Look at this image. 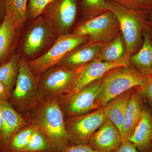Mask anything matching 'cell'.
<instances>
[{
    "instance_id": "6da1fadb",
    "label": "cell",
    "mask_w": 152,
    "mask_h": 152,
    "mask_svg": "<svg viewBox=\"0 0 152 152\" xmlns=\"http://www.w3.org/2000/svg\"><path fill=\"white\" fill-rule=\"evenodd\" d=\"M22 115L48 137L54 152H62L70 146L64 116L57 99L38 102L31 112Z\"/></svg>"
},
{
    "instance_id": "7a4b0ae2",
    "label": "cell",
    "mask_w": 152,
    "mask_h": 152,
    "mask_svg": "<svg viewBox=\"0 0 152 152\" xmlns=\"http://www.w3.org/2000/svg\"><path fill=\"white\" fill-rule=\"evenodd\" d=\"M106 2L109 10L113 13L119 23L126 52L131 55L136 53L143 44V31H149L151 24L148 18L150 11L134 10L114 2L108 0Z\"/></svg>"
},
{
    "instance_id": "3957f363",
    "label": "cell",
    "mask_w": 152,
    "mask_h": 152,
    "mask_svg": "<svg viewBox=\"0 0 152 152\" xmlns=\"http://www.w3.org/2000/svg\"><path fill=\"white\" fill-rule=\"evenodd\" d=\"M149 75L142 73L130 64L111 70L102 78L96 104L98 107H104L125 92L142 86Z\"/></svg>"
},
{
    "instance_id": "277c9868",
    "label": "cell",
    "mask_w": 152,
    "mask_h": 152,
    "mask_svg": "<svg viewBox=\"0 0 152 152\" xmlns=\"http://www.w3.org/2000/svg\"><path fill=\"white\" fill-rule=\"evenodd\" d=\"M81 66L70 69L57 65L52 67L41 76L38 84L37 103L39 102L58 99L72 91Z\"/></svg>"
},
{
    "instance_id": "5b68a950",
    "label": "cell",
    "mask_w": 152,
    "mask_h": 152,
    "mask_svg": "<svg viewBox=\"0 0 152 152\" xmlns=\"http://www.w3.org/2000/svg\"><path fill=\"white\" fill-rule=\"evenodd\" d=\"M41 76L34 75L26 61L20 58L18 78L9 102L20 115L29 113L37 104L38 84Z\"/></svg>"
},
{
    "instance_id": "8992f818",
    "label": "cell",
    "mask_w": 152,
    "mask_h": 152,
    "mask_svg": "<svg viewBox=\"0 0 152 152\" xmlns=\"http://www.w3.org/2000/svg\"><path fill=\"white\" fill-rule=\"evenodd\" d=\"M88 40L86 36L72 33L58 36L53 45L45 53L32 61H26V63L34 75H42L50 68L58 65L71 51Z\"/></svg>"
},
{
    "instance_id": "52a82bcc",
    "label": "cell",
    "mask_w": 152,
    "mask_h": 152,
    "mask_svg": "<svg viewBox=\"0 0 152 152\" xmlns=\"http://www.w3.org/2000/svg\"><path fill=\"white\" fill-rule=\"evenodd\" d=\"M116 17L109 10L97 16L87 19L74 30V34L86 36L88 41L108 44L120 34Z\"/></svg>"
},
{
    "instance_id": "ba28073f",
    "label": "cell",
    "mask_w": 152,
    "mask_h": 152,
    "mask_svg": "<svg viewBox=\"0 0 152 152\" xmlns=\"http://www.w3.org/2000/svg\"><path fill=\"white\" fill-rule=\"evenodd\" d=\"M107 119L103 109L90 113L65 118L71 145H88L92 136Z\"/></svg>"
},
{
    "instance_id": "9c48e42d",
    "label": "cell",
    "mask_w": 152,
    "mask_h": 152,
    "mask_svg": "<svg viewBox=\"0 0 152 152\" xmlns=\"http://www.w3.org/2000/svg\"><path fill=\"white\" fill-rule=\"evenodd\" d=\"M102 78L88 85L73 94L64 95L58 99L64 118L86 113L98 107L96 101L101 91Z\"/></svg>"
},
{
    "instance_id": "30bf717a",
    "label": "cell",
    "mask_w": 152,
    "mask_h": 152,
    "mask_svg": "<svg viewBox=\"0 0 152 152\" xmlns=\"http://www.w3.org/2000/svg\"><path fill=\"white\" fill-rule=\"evenodd\" d=\"M77 10V0H54L41 15L59 36L68 34L75 20Z\"/></svg>"
},
{
    "instance_id": "8fae6325",
    "label": "cell",
    "mask_w": 152,
    "mask_h": 152,
    "mask_svg": "<svg viewBox=\"0 0 152 152\" xmlns=\"http://www.w3.org/2000/svg\"><path fill=\"white\" fill-rule=\"evenodd\" d=\"M131 56L132 55L129 53L126 52L121 58L115 61L107 62L97 58L82 66L73 88L66 95L75 94L88 85L102 78L112 69L130 64L129 59Z\"/></svg>"
},
{
    "instance_id": "7c38bea8",
    "label": "cell",
    "mask_w": 152,
    "mask_h": 152,
    "mask_svg": "<svg viewBox=\"0 0 152 152\" xmlns=\"http://www.w3.org/2000/svg\"><path fill=\"white\" fill-rule=\"evenodd\" d=\"M56 35L50 24L41 15L33 22L28 31L23 44V51L26 56H32L44 48Z\"/></svg>"
},
{
    "instance_id": "4fadbf2b",
    "label": "cell",
    "mask_w": 152,
    "mask_h": 152,
    "mask_svg": "<svg viewBox=\"0 0 152 152\" xmlns=\"http://www.w3.org/2000/svg\"><path fill=\"white\" fill-rule=\"evenodd\" d=\"M4 124L0 132V152H7L11 137L15 132L28 123L13 108L9 101L0 102Z\"/></svg>"
},
{
    "instance_id": "5bb4252c",
    "label": "cell",
    "mask_w": 152,
    "mask_h": 152,
    "mask_svg": "<svg viewBox=\"0 0 152 152\" xmlns=\"http://www.w3.org/2000/svg\"><path fill=\"white\" fill-rule=\"evenodd\" d=\"M122 142L118 129L107 119L92 136L88 145L98 152H111L116 149Z\"/></svg>"
},
{
    "instance_id": "9a60e30c",
    "label": "cell",
    "mask_w": 152,
    "mask_h": 152,
    "mask_svg": "<svg viewBox=\"0 0 152 152\" xmlns=\"http://www.w3.org/2000/svg\"><path fill=\"white\" fill-rule=\"evenodd\" d=\"M105 45L99 42H88L74 49L67 54L58 65L70 69L75 70L98 58Z\"/></svg>"
},
{
    "instance_id": "2e32d148",
    "label": "cell",
    "mask_w": 152,
    "mask_h": 152,
    "mask_svg": "<svg viewBox=\"0 0 152 152\" xmlns=\"http://www.w3.org/2000/svg\"><path fill=\"white\" fill-rule=\"evenodd\" d=\"M142 102V96L138 91L133 90L120 133L122 142L129 140L138 125L145 109Z\"/></svg>"
},
{
    "instance_id": "e0dca14e",
    "label": "cell",
    "mask_w": 152,
    "mask_h": 152,
    "mask_svg": "<svg viewBox=\"0 0 152 152\" xmlns=\"http://www.w3.org/2000/svg\"><path fill=\"white\" fill-rule=\"evenodd\" d=\"M133 89L123 93L104 107L106 118L111 122L120 133Z\"/></svg>"
},
{
    "instance_id": "ac0fdd59",
    "label": "cell",
    "mask_w": 152,
    "mask_h": 152,
    "mask_svg": "<svg viewBox=\"0 0 152 152\" xmlns=\"http://www.w3.org/2000/svg\"><path fill=\"white\" fill-rule=\"evenodd\" d=\"M143 42L141 48L130 57V64L139 72L146 75L152 74V41L147 30L143 31Z\"/></svg>"
},
{
    "instance_id": "d6986e66",
    "label": "cell",
    "mask_w": 152,
    "mask_h": 152,
    "mask_svg": "<svg viewBox=\"0 0 152 152\" xmlns=\"http://www.w3.org/2000/svg\"><path fill=\"white\" fill-rule=\"evenodd\" d=\"M139 152H143L152 142V114L144 109L140 121L132 136L129 140Z\"/></svg>"
},
{
    "instance_id": "ffe728a7",
    "label": "cell",
    "mask_w": 152,
    "mask_h": 152,
    "mask_svg": "<svg viewBox=\"0 0 152 152\" xmlns=\"http://www.w3.org/2000/svg\"><path fill=\"white\" fill-rule=\"evenodd\" d=\"M13 19L7 15L0 24V65L5 62L13 47L20 28Z\"/></svg>"
},
{
    "instance_id": "44dd1931",
    "label": "cell",
    "mask_w": 152,
    "mask_h": 152,
    "mask_svg": "<svg viewBox=\"0 0 152 152\" xmlns=\"http://www.w3.org/2000/svg\"><path fill=\"white\" fill-rule=\"evenodd\" d=\"M20 58L18 55H14L0 65V81L5 86L11 94L18 78Z\"/></svg>"
},
{
    "instance_id": "7402d4cb",
    "label": "cell",
    "mask_w": 152,
    "mask_h": 152,
    "mask_svg": "<svg viewBox=\"0 0 152 152\" xmlns=\"http://www.w3.org/2000/svg\"><path fill=\"white\" fill-rule=\"evenodd\" d=\"M126 53L124 41L120 33L116 37L104 45L98 58L102 61L112 62L120 59Z\"/></svg>"
},
{
    "instance_id": "603a6c76",
    "label": "cell",
    "mask_w": 152,
    "mask_h": 152,
    "mask_svg": "<svg viewBox=\"0 0 152 152\" xmlns=\"http://www.w3.org/2000/svg\"><path fill=\"white\" fill-rule=\"evenodd\" d=\"M37 128L29 124L18 130L11 137L7 152H24L31 137Z\"/></svg>"
},
{
    "instance_id": "cb8c5ba5",
    "label": "cell",
    "mask_w": 152,
    "mask_h": 152,
    "mask_svg": "<svg viewBox=\"0 0 152 152\" xmlns=\"http://www.w3.org/2000/svg\"><path fill=\"white\" fill-rule=\"evenodd\" d=\"M7 15L12 17L18 27H21L28 18L29 0H5Z\"/></svg>"
},
{
    "instance_id": "d4e9b609",
    "label": "cell",
    "mask_w": 152,
    "mask_h": 152,
    "mask_svg": "<svg viewBox=\"0 0 152 152\" xmlns=\"http://www.w3.org/2000/svg\"><path fill=\"white\" fill-rule=\"evenodd\" d=\"M24 152H54L48 138L40 130L37 129L31 137Z\"/></svg>"
},
{
    "instance_id": "484cf974",
    "label": "cell",
    "mask_w": 152,
    "mask_h": 152,
    "mask_svg": "<svg viewBox=\"0 0 152 152\" xmlns=\"http://www.w3.org/2000/svg\"><path fill=\"white\" fill-rule=\"evenodd\" d=\"M81 8L86 19L97 16L109 10L106 0H82Z\"/></svg>"
},
{
    "instance_id": "4316f807",
    "label": "cell",
    "mask_w": 152,
    "mask_h": 152,
    "mask_svg": "<svg viewBox=\"0 0 152 152\" xmlns=\"http://www.w3.org/2000/svg\"><path fill=\"white\" fill-rule=\"evenodd\" d=\"M54 0H29L27 11L28 18L35 20L42 15L44 11Z\"/></svg>"
},
{
    "instance_id": "83f0119b",
    "label": "cell",
    "mask_w": 152,
    "mask_h": 152,
    "mask_svg": "<svg viewBox=\"0 0 152 152\" xmlns=\"http://www.w3.org/2000/svg\"><path fill=\"white\" fill-rule=\"evenodd\" d=\"M119 4L126 8L134 10H151L152 0H108Z\"/></svg>"
},
{
    "instance_id": "f1b7e54d",
    "label": "cell",
    "mask_w": 152,
    "mask_h": 152,
    "mask_svg": "<svg viewBox=\"0 0 152 152\" xmlns=\"http://www.w3.org/2000/svg\"><path fill=\"white\" fill-rule=\"evenodd\" d=\"M137 88L139 93L148 101L152 107V74L148 76L142 86Z\"/></svg>"
},
{
    "instance_id": "f546056e",
    "label": "cell",
    "mask_w": 152,
    "mask_h": 152,
    "mask_svg": "<svg viewBox=\"0 0 152 152\" xmlns=\"http://www.w3.org/2000/svg\"><path fill=\"white\" fill-rule=\"evenodd\" d=\"M111 152H139L137 148L129 141L123 142L119 146Z\"/></svg>"
},
{
    "instance_id": "4dcf8cb0",
    "label": "cell",
    "mask_w": 152,
    "mask_h": 152,
    "mask_svg": "<svg viewBox=\"0 0 152 152\" xmlns=\"http://www.w3.org/2000/svg\"><path fill=\"white\" fill-rule=\"evenodd\" d=\"M62 152H98L87 145H71Z\"/></svg>"
},
{
    "instance_id": "1f68e13d",
    "label": "cell",
    "mask_w": 152,
    "mask_h": 152,
    "mask_svg": "<svg viewBox=\"0 0 152 152\" xmlns=\"http://www.w3.org/2000/svg\"><path fill=\"white\" fill-rule=\"evenodd\" d=\"M11 94L7 89L5 86L0 81V102L9 101Z\"/></svg>"
},
{
    "instance_id": "d6a6232c",
    "label": "cell",
    "mask_w": 152,
    "mask_h": 152,
    "mask_svg": "<svg viewBox=\"0 0 152 152\" xmlns=\"http://www.w3.org/2000/svg\"><path fill=\"white\" fill-rule=\"evenodd\" d=\"M7 15V4L5 0H0V21H2Z\"/></svg>"
},
{
    "instance_id": "836d02e7",
    "label": "cell",
    "mask_w": 152,
    "mask_h": 152,
    "mask_svg": "<svg viewBox=\"0 0 152 152\" xmlns=\"http://www.w3.org/2000/svg\"><path fill=\"white\" fill-rule=\"evenodd\" d=\"M3 124H4V117H3L2 111L0 106V132L2 128Z\"/></svg>"
},
{
    "instance_id": "e575fe53",
    "label": "cell",
    "mask_w": 152,
    "mask_h": 152,
    "mask_svg": "<svg viewBox=\"0 0 152 152\" xmlns=\"http://www.w3.org/2000/svg\"><path fill=\"white\" fill-rule=\"evenodd\" d=\"M143 152H152V142L148 148Z\"/></svg>"
},
{
    "instance_id": "d590c367",
    "label": "cell",
    "mask_w": 152,
    "mask_h": 152,
    "mask_svg": "<svg viewBox=\"0 0 152 152\" xmlns=\"http://www.w3.org/2000/svg\"><path fill=\"white\" fill-rule=\"evenodd\" d=\"M149 14H150V17H151V19L152 20V9L151 10H150L149 13Z\"/></svg>"
},
{
    "instance_id": "8d00e7d4",
    "label": "cell",
    "mask_w": 152,
    "mask_h": 152,
    "mask_svg": "<svg viewBox=\"0 0 152 152\" xmlns=\"http://www.w3.org/2000/svg\"><path fill=\"white\" fill-rule=\"evenodd\" d=\"M151 31L152 34V24H151V26H150L149 31Z\"/></svg>"
}]
</instances>
